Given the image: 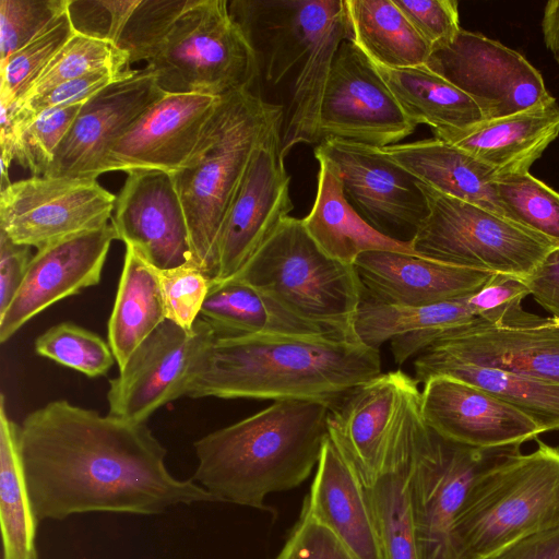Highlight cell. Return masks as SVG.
<instances>
[{"mask_svg": "<svg viewBox=\"0 0 559 559\" xmlns=\"http://www.w3.org/2000/svg\"><path fill=\"white\" fill-rule=\"evenodd\" d=\"M189 1L139 0L116 44L128 56L130 64L148 62L155 56Z\"/></svg>", "mask_w": 559, "mask_h": 559, "instance_id": "7bdbcfd3", "label": "cell"}, {"mask_svg": "<svg viewBox=\"0 0 559 559\" xmlns=\"http://www.w3.org/2000/svg\"><path fill=\"white\" fill-rule=\"evenodd\" d=\"M483 559H559V527L518 539Z\"/></svg>", "mask_w": 559, "mask_h": 559, "instance_id": "db71d44e", "label": "cell"}, {"mask_svg": "<svg viewBox=\"0 0 559 559\" xmlns=\"http://www.w3.org/2000/svg\"><path fill=\"white\" fill-rule=\"evenodd\" d=\"M301 509L356 559H385L365 487L329 437Z\"/></svg>", "mask_w": 559, "mask_h": 559, "instance_id": "484cf974", "label": "cell"}, {"mask_svg": "<svg viewBox=\"0 0 559 559\" xmlns=\"http://www.w3.org/2000/svg\"><path fill=\"white\" fill-rule=\"evenodd\" d=\"M145 69L165 94L222 97L252 90L260 78L227 0H190Z\"/></svg>", "mask_w": 559, "mask_h": 559, "instance_id": "52a82bcc", "label": "cell"}, {"mask_svg": "<svg viewBox=\"0 0 559 559\" xmlns=\"http://www.w3.org/2000/svg\"><path fill=\"white\" fill-rule=\"evenodd\" d=\"M274 559H356L323 524L301 509L300 515Z\"/></svg>", "mask_w": 559, "mask_h": 559, "instance_id": "f907efd6", "label": "cell"}, {"mask_svg": "<svg viewBox=\"0 0 559 559\" xmlns=\"http://www.w3.org/2000/svg\"><path fill=\"white\" fill-rule=\"evenodd\" d=\"M20 448L38 521L92 512L158 515L214 502L191 479L175 477L167 451L145 423L52 401L20 425Z\"/></svg>", "mask_w": 559, "mask_h": 559, "instance_id": "6da1fadb", "label": "cell"}, {"mask_svg": "<svg viewBox=\"0 0 559 559\" xmlns=\"http://www.w3.org/2000/svg\"><path fill=\"white\" fill-rule=\"evenodd\" d=\"M372 63L415 126L427 124L433 131L464 130L485 120L468 95L426 64L392 69Z\"/></svg>", "mask_w": 559, "mask_h": 559, "instance_id": "4dcf8cb0", "label": "cell"}, {"mask_svg": "<svg viewBox=\"0 0 559 559\" xmlns=\"http://www.w3.org/2000/svg\"><path fill=\"white\" fill-rule=\"evenodd\" d=\"M523 281L530 295L559 321V248L552 249Z\"/></svg>", "mask_w": 559, "mask_h": 559, "instance_id": "f5cc1de1", "label": "cell"}, {"mask_svg": "<svg viewBox=\"0 0 559 559\" xmlns=\"http://www.w3.org/2000/svg\"><path fill=\"white\" fill-rule=\"evenodd\" d=\"M416 127L371 60L355 44L343 40L321 103L319 143L337 138L385 147L411 135Z\"/></svg>", "mask_w": 559, "mask_h": 559, "instance_id": "5bb4252c", "label": "cell"}, {"mask_svg": "<svg viewBox=\"0 0 559 559\" xmlns=\"http://www.w3.org/2000/svg\"><path fill=\"white\" fill-rule=\"evenodd\" d=\"M201 317L191 332L165 320L109 381V415L145 423L158 408L187 395L199 367L216 338Z\"/></svg>", "mask_w": 559, "mask_h": 559, "instance_id": "30bf717a", "label": "cell"}, {"mask_svg": "<svg viewBox=\"0 0 559 559\" xmlns=\"http://www.w3.org/2000/svg\"><path fill=\"white\" fill-rule=\"evenodd\" d=\"M116 200L97 179L32 176L0 191V230L39 250L107 226Z\"/></svg>", "mask_w": 559, "mask_h": 559, "instance_id": "8fae6325", "label": "cell"}, {"mask_svg": "<svg viewBox=\"0 0 559 559\" xmlns=\"http://www.w3.org/2000/svg\"><path fill=\"white\" fill-rule=\"evenodd\" d=\"M69 0H0V63L50 29Z\"/></svg>", "mask_w": 559, "mask_h": 559, "instance_id": "ee69618b", "label": "cell"}, {"mask_svg": "<svg viewBox=\"0 0 559 559\" xmlns=\"http://www.w3.org/2000/svg\"><path fill=\"white\" fill-rule=\"evenodd\" d=\"M165 320L153 269L131 246H126L123 269L108 321V343L119 370Z\"/></svg>", "mask_w": 559, "mask_h": 559, "instance_id": "d6a6232c", "label": "cell"}, {"mask_svg": "<svg viewBox=\"0 0 559 559\" xmlns=\"http://www.w3.org/2000/svg\"><path fill=\"white\" fill-rule=\"evenodd\" d=\"M234 277L264 292L296 316L340 337L356 340L354 322L364 294L358 273L354 265L324 253L302 219L285 217Z\"/></svg>", "mask_w": 559, "mask_h": 559, "instance_id": "8992f818", "label": "cell"}, {"mask_svg": "<svg viewBox=\"0 0 559 559\" xmlns=\"http://www.w3.org/2000/svg\"><path fill=\"white\" fill-rule=\"evenodd\" d=\"M381 150L433 190L506 217L496 189L499 173L453 144L433 138Z\"/></svg>", "mask_w": 559, "mask_h": 559, "instance_id": "f1b7e54d", "label": "cell"}, {"mask_svg": "<svg viewBox=\"0 0 559 559\" xmlns=\"http://www.w3.org/2000/svg\"><path fill=\"white\" fill-rule=\"evenodd\" d=\"M415 360L476 365L559 383V321L534 316L491 324L476 318L435 334Z\"/></svg>", "mask_w": 559, "mask_h": 559, "instance_id": "9a60e30c", "label": "cell"}, {"mask_svg": "<svg viewBox=\"0 0 559 559\" xmlns=\"http://www.w3.org/2000/svg\"><path fill=\"white\" fill-rule=\"evenodd\" d=\"M133 71L126 74L110 71L93 72L61 83L43 94L25 99L14 107H10L13 128L23 124L44 110L84 103L109 84L129 76Z\"/></svg>", "mask_w": 559, "mask_h": 559, "instance_id": "bcb514c9", "label": "cell"}, {"mask_svg": "<svg viewBox=\"0 0 559 559\" xmlns=\"http://www.w3.org/2000/svg\"><path fill=\"white\" fill-rule=\"evenodd\" d=\"M426 66L468 95L485 120L554 98L542 74L521 53L480 33L461 29L431 50Z\"/></svg>", "mask_w": 559, "mask_h": 559, "instance_id": "7c38bea8", "label": "cell"}, {"mask_svg": "<svg viewBox=\"0 0 559 559\" xmlns=\"http://www.w3.org/2000/svg\"><path fill=\"white\" fill-rule=\"evenodd\" d=\"M165 95L145 68L109 84L82 104L43 176L97 179L109 146Z\"/></svg>", "mask_w": 559, "mask_h": 559, "instance_id": "2e32d148", "label": "cell"}, {"mask_svg": "<svg viewBox=\"0 0 559 559\" xmlns=\"http://www.w3.org/2000/svg\"><path fill=\"white\" fill-rule=\"evenodd\" d=\"M379 349L335 335L216 336L187 396L330 405L379 376Z\"/></svg>", "mask_w": 559, "mask_h": 559, "instance_id": "7a4b0ae2", "label": "cell"}, {"mask_svg": "<svg viewBox=\"0 0 559 559\" xmlns=\"http://www.w3.org/2000/svg\"><path fill=\"white\" fill-rule=\"evenodd\" d=\"M414 378L401 370L353 388L329 411V438L364 487L378 478L406 388Z\"/></svg>", "mask_w": 559, "mask_h": 559, "instance_id": "603a6c76", "label": "cell"}, {"mask_svg": "<svg viewBox=\"0 0 559 559\" xmlns=\"http://www.w3.org/2000/svg\"><path fill=\"white\" fill-rule=\"evenodd\" d=\"M314 157L319 163L317 194L309 214L301 219L324 253L347 265L370 251L418 255L409 242L385 236L368 224L344 197L336 167L323 155L314 153Z\"/></svg>", "mask_w": 559, "mask_h": 559, "instance_id": "83f0119b", "label": "cell"}, {"mask_svg": "<svg viewBox=\"0 0 559 559\" xmlns=\"http://www.w3.org/2000/svg\"><path fill=\"white\" fill-rule=\"evenodd\" d=\"M281 138L273 134L252 156L222 228L212 282L238 274L294 209Z\"/></svg>", "mask_w": 559, "mask_h": 559, "instance_id": "e0dca14e", "label": "cell"}, {"mask_svg": "<svg viewBox=\"0 0 559 559\" xmlns=\"http://www.w3.org/2000/svg\"><path fill=\"white\" fill-rule=\"evenodd\" d=\"M420 409L438 435L474 448L522 444L543 430L493 394L462 380L436 376L424 383Z\"/></svg>", "mask_w": 559, "mask_h": 559, "instance_id": "44dd1931", "label": "cell"}, {"mask_svg": "<svg viewBox=\"0 0 559 559\" xmlns=\"http://www.w3.org/2000/svg\"><path fill=\"white\" fill-rule=\"evenodd\" d=\"M314 153L337 169L343 193L374 229L409 242L427 217L429 207L419 181L384 154L381 147L329 138Z\"/></svg>", "mask_w": 559, "mask_h": 559, "instance_id": "4fadbf2b", "label": "cell"}, {"mask_svg": "<svg viewBox=\"0 0 559 559\" xmlns=\"http://www.w3.org/2000/svg\"><path fill=\"white\" fill-rule=\"evenodd\" d=\"M34 348L37 355L91 378L105 376L116 362L109 343L70 321L58 323L40 334Z\"/></svg>", "mask_w": 559, "mask_h": 559, "instance_id": "ab89813d", "label": "cell"}, {"mask_svg": "<svg viewBox=\"0 0 559 559\" xmlns=\"http://www.w3.org/2000/svg\"><path fill=\"white\" fill-rule=\"evenodd\" d=\"M127 174L110 223L119 240L155 269L193 263L188 223L171 174L157 169Z\"/></svg>", "mask_w": 559, "mask_h": 559, "instance_id": "ac0fdd59", "label": "cell"}, {"mask_svg": "<svg viewBox=\"0 0 559 559\" xmlns=\"http://www.w3.org/2000/svg\"><path fill=\"white\" fill-rule=\"evenodd\" d=\"M330 405L311 400L275 401L269 407L193 443L192 480L214 502L267 510L274 492L302 484L329 437Z\"/></svg>", "mask_w": 559, "mask_h": 559, "instance_id": "3957f363", "label": "cell"}, {"mask_svg": "<svg viewBox=\"0 0 559 559\" xmlns=\"http://www.w3.org/2000/svg\"><path fill=\"white\" fill-rule=\"evenodd\" d=\"M354 266L364 295L385 304L426 306L471 296L498 274L393 251L360 254Z\"/></svg>", "mask_w": 559, "mask_h": 559, "instance_id": "d4e9b609", "label": "cell"}, {"mask_svg": "<svg viewBox=\"0 0 559 559\" xmlns=\"http://www.w3.org/2000/svg\"><path fill=\"white\" fill-rule=\"evenodd\" d=\"M114 240H119L118 234L108 224L37 250L20 289L0 316V342L9 341L51 305L97 285Z\"/></svg>", "mask_w": 559, "mask_h": 559, "instance_id": "d6986e66", "label": "cell"}, {"mask_svg": "<svg viewBox=\"0 0 559 559\" xmlns=\"http://www.w3.org/2000/svg\"><path fill=\"white\" fill-rule=\"evenodd\" d=\"M284 107L252 90L221 97L193 152L171 174L182 204L193 263L216 275L222 228L254 152L282 132Z\"/></svg>", "mask_w": 559, "mask_h": 559, "instance_id": "277c9868", "label": "cell"}, {"mask_svg": "<svg viewBox=\"0 0 559 559\" xmlns=\"http://www.w3.org/2000/svg\"><path fill=\"white\" fill-rule=\"evenodd\" d=\"M130 67L128 56L115 45L74 33L19 103L93 72L126 74L132 71Z\"/></svg>", "mask_w": 559, "mask_h": 559, "instance_id": "f35d334b", "label": "cell"}, {"mask_svg": "<svg viewBox=\"0 0 559 559\" xmlns=\"http://www.w3.org/2000/svg\"><path fill=\"white\" fill-rule=\"evenodd\" d=\"M200 317L213 326L217 336H337L325 328L296 316L273 297L236 277L211 282Z\"/></svg>", "mask_w": 559, "mask_h": 559, "instance_id": "f546056e", "label": "cell"}, {"mask_svg": "<svg viewBox=\"0 0 559 559\" xmlns=\"http://www.w3.org/2000/svg\"><path fill=\"white\" fill-rule=\"evenodd\" d=\"M559 527V450L543 442L480 475L455 518L460 559H483L523 537Z\"/></svg>", "mask_w": 559, "mask_h": 559, "instance_id": "5b68a950", "label": "cell"}, {"mask_svg": "<svg viewBox=\"0 0 559 559\" xmlns=\"http://www.w3.org/2000/svg\"><path fill=\"white\" fill-rule=\"evenodd\" d=\"M415 381L447 376L476 385L532 419L543 432L559 429V383L476 365L414 360Z\"/></svg>", "mask_w": 559, "mask_h": 559, "instance_id": "836d02e7", "label": "cell"}, {"mask_svg": "<svg viewBox=\"0 0 559 559\" xmlns=\"http://www.w3.org/2000/svg\"><path fill=\"white\" fill-rule=\"evenodd\" d=\"M20 448V426L0 399V526L2 559H38L37 525Z\"/></svg>", "mask_w": 559, "mask_h": 559, "instance_id": "d590c367", "label": "cell"}, {"mask_svg": "<svg viewBox=\"0 0 559 559\" xmlns=\"http://www.w3.org/2000/svg\"><path fill=\"white\" fill-rule=\"evenodd\" d=\"M425 419L415 379L397 413L380 474L365 487L385 559H419L411 498V479Z\"/></svg>", "mask_w": 559, "mask_h": 559, "instance_id": "cb8c5ba5", "label": "cell"}, {"mask_svg": "<svg viewBox=\"0 0 559 559\" xmlns=\"http://www.w3.org/2000/svg\"><path fill=\"white\" fill-rule=\"evenodd\" d=\"M81 104L47 109L13 128V155L17 164L33 176L48 169L61 141L68 133Z\"/></svg>", "mask_w": 559, "mask_h": 559, "instance_id": "b9f144b4", "label": "cell"}, {"mask_svg": "<svg viewBox=\"0 0 559 559\" xmlns=\"http://www.w3.org/2000/svg\"><path fill=\"white\" fill-rule=\"evenodd\" d=\"M433 135L465 151L499 174L528 171L559 135V105L551 98L464 130L433 131Z\"/></svg>", "mask_w": 559, "mask_h": 559, "instance_id": "4316f807", "label": "cell"}, {"mask_svg": "<svg viewBox=\"0 0 559 559\" xmlns=\"http://www.w3.org/2000/svg\"><path fill=\"white\" fill-rule=\"evenodd\" d=\"M467 298L403 306L381 302L362 294L354 322L355 337L361 344L379 349L383 343L399 336L465 324L477 318Z\"/></svg>", "mask_w": 559, "mask_h": 559, "instance_id": "8d00e7d4", "label": "cell"}, {"mask_svg": "<svg viewBox=\"0 0 559 559\" xmlns=\"http://www.w3.org/2000/svg\"><path fill=\"white\" fill-rule=\"evenodd\" d=\"M139 0H69L67 14L74 33L116 46Z\"/></svg>", "mask_w": 559, "mask_h": 559, "instance_id": "c3c4849f", "label": "cell"}, {"mask_svg": "<svg viewBox=\"0 0 559 559\" xmlns=\"http://www.w3.org/2000/svg\"><path fill=\"white\" fill-rule=\"evenodd\" d=\"M429 212L411 247L447 264L528 276L555 247L543 237L486 209L445 195L419 181Z\"/></svg>", "mask_w": 559, "mask_h": 559, "instance_id": "ba28073f", "label": "cell"}, {"mask_svg": "<svg viewBox=\"0 0 559 559\" xmlns=\"http://www.w3.org/2000/svg\"><path fill=\"white\" fill-rule=\"evenodd\" d=\"M228 7L254 50L260 75L277 85L343 12L344 0H233Z\"/></svg>", "mask_w": 559, "mask_h": 559, "instance_id": "ffe728a7", "label": "cell"}, {"mask_svg": "<svg viewBox=\"0 0 559 559\" xmlns=\"http://www.w3.org/2000/svg\"><path fill=\"white\" fill-rule=\"evenodd\" d=\"M496 189L506 218L559 248V193L530 171L499 174Z\"/></svg>", "mask_w": 559, "mask_h": 559, "instance_id": "74e56055", "label": "cell"}, {"mask_svg": "<svg viewBox=\"0 0 559 559\" xmlns=\"http://www.w3.org/2000/svg\"><path fill=\"white\" fill-rule=\"evenodd\" d=\"M542 32L547 49L559 63V0L546 3L542 17Z\"/></svg>", "mask_w": 559, "mask_h": 559, "instance_id": "11a10c76", "label": "cell"}, {"mask_svg": "<svg viewBox=\"0 0 559 559\" xmlns=\"http://www.w3.org/2000/svg\"><path fill=\"white\" fill-rule=\"evenodd\" d=\"M345 39L348 40V28L344 7L343 12L318 36L297 69L292 99L284 114L283 157L298 144L319 143V118L325 85L335 53Z\"/></svg>", "mask_w": 559, "mask_h": 559, "instance_id": "e575fe53", "label": "cell"}, {"mask_svg": "<svg viewBox=\"0 0 559 559\" xmlns=\"http://www.w3.org/2000/svg\"><path fill=\"white\" fill-rule=\"evenodd\" d=\"M32 247L11 240L0 230V316L12 302L20 289L29 262Z\"/></svg>", "mask_w": 559, "mask_h": 559, "instance_id": "816d5d0a", "label": "cell"}, {"mask_svg": "<svg viewBox=\"0 0 559 559\" xmlns=\"http://www.w3.org/2000/svg\"><path fill=\"white\" fill-rule=\"evenodd\" d=\"M74 34L66 13L50 29L0 63V102L16 105L56 53Z\"/></svg>", "mask_w": 559, "mask_h": 559, "instance_id": "60d3db41", "label": "cell"}, {"mask_svg": "<svg viewBox=\"0 0 559 559\" xmlns=\"http://www.w3.org/2000/svg\"><path fill=\"white\" fill-rule=\"evenodd\" d=\"M527 295L530 289L523 278L498 274L467 300L477 318L491 324H514L535 316L522 308Z\"/></svg>", "mask_w": 559, "mask_h": 559, "instance_id": "7dc6e473", "label": "cell"}, {"mask_svg": "<svg viewBox=\"0 0 559 559\" xmlns=\"http://www.w3.org/2000/svg\"><path fill=\"white\" fill-rule=\"evenodd\" d=\"M348 40L372 62L392 69L425 66L430 46L393 0H344Z\"/></svg>", "mask_w": 559, "mask_h": 559, "instance_id": "1f68e13d", "label": "cell"}, {"mask_svg": "<svg viewBox=\"0 0 559 559\" xmlns=\"http://www.w3.org/2000/svg\"><path fill=\"white\" fill-rule=\"evenodd\" d=\"M157 278L166 319L191 332L211 287V278L195 264L174 269L151 266Z\"/></svg>", "mask_w": 559, "mask_h": 559, "instance_id": "f6af8a7d", "label": "cell"}, {"mask_svg": "<svg viewBox=\"0 0 559 559\" xmlns=\"http://www.w3.org/2000/svg\"><path fill=\"white\" fill-rule=\"evenodd\" d=\"M521 444L474 448L445 439L425 421L417 441L411 498L419 559H460L453 526L473 483L521 453Z\"/></svg>", "mask_w": 559, "mask_h": 559, "instance_id": "9c48e42d", "label": "cell"}, {"mask_svg": "<svg viewBox=\"0 0 559 559\" xmlns=\"http://www.w3.org/2000/svg\"><path fill=\"white\" fill-rule=\"evenodd\" d=\"M431 50L451 41L460 27L455 0H393Z\"/></svg>", "mask_w": 559, "mask_h": 559, "instance_id": "681fc988", "label": "cell"}, {"mask_svg": "<svg viewBox=\"0 0 559 559\" xmlns=\"http://www.w3.org/2000/svg\"><path fill=\"white\" fill-rule=\"evenodd\" d=\"M221 97L166 94L108 148L106 173L173 174L189 158Z\"/></svg>", "mask_w": 559, "mask_h": 559, "instance_id": "7402d4cb", "label": "cell"}]
</instances>
